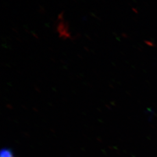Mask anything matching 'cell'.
Segmentation results:
<instances>
[{
  "label": "cell",
  "instance_id": "obj_1",
  "mask_svg": "<svg viewBox=\"0 0 157 157\" xmlns=\"http://www.w3.org/2000/svg\"><path fill=\"white\" fill-rule=\"evenodd\" d=\"M0 157H14L13 153L9 148H3L0 151Z\"/></svg>",
  "mask_w": 157,
  "mask_h": 157
}]
</instances>
